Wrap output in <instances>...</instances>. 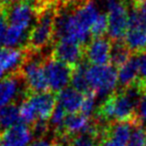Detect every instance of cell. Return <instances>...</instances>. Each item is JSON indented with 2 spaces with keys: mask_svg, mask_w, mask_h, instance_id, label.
<instances>
[{
  "mask_svg": "<svg viewBox=\"0 0 146 146\" xmlns=\"http://www.w3.org/2000/svg\"><path fill=\"white\" fill-rule=\"evenodd\" d=\"M36 8L37 20L29 34L27 45L33 52L43 49L54 38V22L57 15L56 7L50 0L39 3Z\"/></svg>",
  "mask_w": 146,
  "mask_h": 146,
  "instance_id": "obj_1",
  "label": "cell"
},
{
  "mask_svg": "<svg viewBox=\"0 0 146 146\" xmlns=\"http://www.w3.org/2000/svg\"><path fill=\"white\" fill-rule=\"evenodd\" d=\"M91 90L99 96H109L118 84V72L111 65L88 66L86 72Z\"/></svg>",
  "mask_w": 146,
  "mask_h": 146,
  "instance_id": "obj_2",
  "label": "cell"
},
{
  "mask_svg": "<svg viewBox=\"0 0 146 146\" xmlns=\"http://www.w3.org/2000/svg\"><path fill=\"white\" fill-rule=\"evenodd\" d=\"M9 26L30 33L37 20V8L31 0H18L6 8Z\"/></svg>",
  "mask_w": 146,
  "mask_h": 146,
  "instance_id": "obj_3",
  "label": "cell"
},
{
  "mask_svg": "<svg viewBox=\"0 0 146 146\" xmlns=\"http://www.w3.org/2000/svg\"><path fill=\"white\" fill-rule=\"evenodd\" d=\"M27 90L30 92H45L49 90L44 70V61L36 57H26L19 71Z\"/></svg>",
  "mask_w": 146,
  "mask_h": 146,
  "instance_id": "obj_4",
  "label": "cell"
},
{
  "mask_svg": "<svg viewBox=\"0 0 146 146\" xmlns=\"http://www.w3.org/2000/svg\"><path fill=\"white\" fill-rule=\"evenodd\" d=\"M108 16V35L111 40L122 41L128 30L129 11L124 0L117 1L106 5Z\"/></svg>",
  "mask_w": 146,
  "mask_h": 146,
  "instance_id": "obj_5",
  "label": "cell"
},
{
  "mask_svg": "<svg viewBox=\"0 0 146 146\" xmlns=\"http://www.w3.org/2000/svg\"><path fill=\"white\" fill-rule=\"evenodd\" d=\"M44 70L49 90L58 94L71 82L74 68L54 58H48L44 61Z\"/></svg>",
  "mask_w": 146,
  "mask_h": 146,
  "instance_id": "obj_6",
  "label": "cell"
},
{
  "mask_svg": "<svg viewBox=\"0 0 146 146\" xmlns=\"http://www.w3.org/2000/svg\"><path fill=\"white\" fill-rule=\"evenodd\" d=\"M24 100L32 108L37 121H48L56 108L57 94L52 92H30L27 90Z\"/></svg>",
  "mask_w": 146,
  "mask_h": 146,
  "instance_id": "obj_7",
  "label": "cell"
},
{
  "mask_svg": "<svg viewBox=\"0 0 146 146\" xmlns=\"http://www.w3.org/2000/svg\"><path fill=\"white\" fill-rule=\"evenodd\" d=\"M84 56V48L79 43L70 39L56 40L53 48L52 58L75 68L79 65Z\"/></svg>",
  "mask_w": 146,
  "mask_h": 146,
  "instance_id": "obj_8",
  "label": "cell"
},
{
  "mask_svg": "<svg viewBox=\"0 0 146 146\" xmlns=\"http://www.w3.org/2000/svg\"><path fill=\"white\" fill-rule=\"evenodd\" d=\"M26 57L24 49L0 47V81L7 76L19 73Z\"/></svg>",
  "mask_w": 146,
  "mask_h": 146,
  "instance_id": "obj_9",
  "label": "cell"
},
{
  "mask_svg": "<svg viewBox=\"0 0 146 146\" xmlns=\"http://www.w3.org/2000/svg\"><path fill=\"white\" fill-rule=\"evenodd\" d=\"M110 40L107 38H93L84 47V56L92 66H105L110 63Z\"/></svg>",
  "mask_w": 146,
  "mask_h": 146,
  "instance_id": "obj_10",
  "label": "cell"
},
{
  "mask_svg": "<svg viewBox=\"0 0 146 146\" xmlns=\"http://www.w3.org/2000/svg\"><path fill=\"white\" fill-rule=\"evenodd\" d=\"M23 80L19 73L7 76L0 81V108L10 104L18 96L20 82Z\"/></svg>",
  "mask_w": 146,
  "mask_h": 146,
  "instance_id": "obj_11",
  "label": "cell"
},
{
  "mask_svg": "<svg viewBox=\"0 0 146 146\" xmlns=\"http://www.w3.org/2000/svg\"><path fill=\"white\" fill-rule=\"evenodd\" d=\"M84 94L77 92L73 88H66L57 94V102L68 114L80 111Z\"/></svg>",
  "mask_w": 146,
  "mask_h": 146,
  "instance_id": "obj_12",
  "label": "cell"
},
{
  "mask_svg": "<svg viewBox=\"0 0 146 146\" xmlns=\"http://www.w3.org/2000/svg\"><path fill=\"white\" fill-rule=\"evenodd\" d=\"M139 79V68L137 55H133L131 58L119 68L118 71V84L121 88H125L132 85Z\"/></svg>",
  "mask_w": 146,
  "mask_h": 146,
  "instance_id": "obj_13",
  "label": "cell"
},
{
  "mask_svg": "<svg viewBox=\"0 0 146 146\" xmlns=\"http://www.w3.org/2000/svg\"><path fill=\"white\" fill-rule=\"evenodd\" d=\"M127 48L135 54L146 51V29L140 27H128L124 37Z\"/></svg>",
  "mask_w": 146,
  "mask_h": 146,
  "instance_id": "obj_14",
  "label": "cell"
},
{
  "mask_svg": "<svg viewBox=\"0 0 146 146\" xmlns=\"http://www.w3.org/2000/svg\"><path fill=\"white\" fill-rule=\"evenodd\" d=\"M30 33L20 30L18 28L8 26L6 31L5 37L3 40L2 47L12 49H22L24 45H28V39H29Z\"/></svg>",
  "mask_w": 146,
  "mask_h": 146,
  "instance_id": "obj_15",
  "label": "cell"
},
{
  "mask_svg": "<svg viewBox=\"0 0 146 146\" xmlns=\"http://www.w3.org/2000/svg\"><path fill=\"white\" fill-rule=\"evenodd\" d=\"M20 122H22L20 108L15 104H10L0 108V130H6L20 124Z\"/></svg>",
  "mask_w": 146,
  "mask_h": 146,
  "instance_id": "obj_16",
  "label": "cell"
},
{
  "mask_svg": "<svg viewBox=\"0 0 146 146\" xmlns=\"http://www.w3.org/2000/svg\"><path fill=\"white\" fill-rule=\"evenodd\" d=\"M88 65L85 62H81L77 67L74 68L72 78H71V86L74 90L81 92L83 94H86L88 92H92L90 86L88 84L87 77H86V72H87Z\"/></svg>",
  "mask_w": 146,
  "mask_h": 146,
  "instance_id": "obj_17",
  "label": "cell"
},
{
  "mask_svg": "<svg viewBox=\"0 0 146 146\" xmlns=\"http://www.w3.org/2000/svg\"><path fill=\"white\" fill-rule=\"evenodd\" d=\"M130 50L124 42L116 41L112 44L110 52V65L114 68H120L131 58Z\"/></svg>",
  "mask_w": 146,
  "mask_h": 146,
  "instance_id": "obj_18",
  "label": "cell"
},
{
  "mask_svg": "<svg viewBox=\"0 0 146 146\" xmlns=\"http://www.w3.org/2000/svg\"><path fill=\"white\" fill-rule=\"evenodd\" d=\"M107 32H108L107 13L100 12L99 16H98L97 19L94 22V24L92 25L90 33H91V36H93V38H101Z\"/></svg>",
  "mask_w": 146,
  "mask_h": 146,
  "instance_id": "obj_19",
  "label": "cell"
},
{
  "mask_svg": "<svg viewBox=\"0 0 146 146\" xmlns=\"http://www.w3.org/2000/svg\"><path fill=\"white\" fill-rule=\"evenodd\" d=\"M126 146H146V130L143 129L142 125L133 127Z\"/></svg>",
  "mask_w": 146,
  "mask_h": 146,
  "instance_id": "obj_20",
  "label": "cell"
},
{
  "mask_svg": "<svg viewBox=\"0 0 146 146\" xmlns=\"http://www.w3.org/2000/svg\"><path fill=\"white\" fill-rule=\"evenodd\" d=\"M95 96L96 94L93 92H90L88 94H84V100L82 102L81 108H80V112L83 113L86 116H90L92 112L94 111V108H95Z\"/></svg>",
  "mask_w": 146,
  "mask_h": 146,
  "instance_id": "obj_21",
  "label": "cell"
},
{
  "mask_svg": "<svg viewBox=\"0 0 146 146\" xmlns=\"http://www.w3.org/2000/svg\"><path fill=\"white\" fill-rule=\"evenodd\" d=\"M7 15H6V7L0 5V47L3 45V40L5 37L6 31L8 29Z\"/></svg>",
  "mask_w": 146,
  "mask_h": 146,
  "instance_id": "obj_22",
  "label": "cell"
},
{
  "mask_svg": "<svg viewBox=\"0 0 146 146\" xmlns=\"http://www.w3.org/2000/svg\"><path fill=\"white\" fill-rule=\"evenodd\" d=\"M137 61L139 68V78L146 81V51L137 54Z\"/></svg>",
  "mask_w": 146,
  "mask_h": 146,
  "instance_id": "obj_23",
  "label": "cell"
},
{
  "mask_svg": "<svg viewBox=\"0 0 146 146\" xmlns=\"http://www.w3.org/2000/svg\"><path fill=\"white\" fill-rule=\"evenodd\" d=\"M30 146H51V143L43 140V139H37Z\"/></svg>",
  "mask_w": 146,
  "mask_h": 146,
  "instance_id": "obj_24",
  "label": "cell"
},
{
  "mask_svg": "<svg viewBox=\"0 0 146 146\" xmlns=\"http://www.w3.org/2000/svg\"><path fill=\"white\" fill-rule=\"evenodd\" d=\"M18 1V0H0V5L2 6H9L10 4L14 3V2Z\"/></svg>",
  "mask_w": 146,
  "mask_h": 146,
  "instance_id": "obj_25",
  "label": "cell"
},
{
  "mask_svg": "<svg viewBox=\"0 0 146 146\" xmlns=\"http://www.w3.org/2000/svg\"><path fill=\"white\" fill-rule=\"evenodd\" d=\"M51 146H64V145H63L62 143L59 142V141L56 140V141H54V142L51 143Z\"/></svg>",
  "mask_w": 146,
  "mask_h": 146,
  "instance_id": "obj_26",
  "label": "cell"
},
{
  "mask_svg": "<svg viewBox=\"0 0 146 146\" xmlns=\"http://www.w3.org/2000/svg\"><path fill=\"white\" fill-rule=\"evenodd\" d=\"M146 2V0H133V4H141Z\"/></svg>",
  "mask_w": 146,
  "mask_h": 146,
  "instance_id": "obj_27",
  "label": "cell"
}]
</instances>
